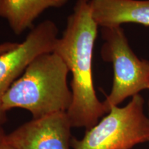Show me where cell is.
I'll return each mask as SVG.
<instances>
[{"label":"cell","instance_id":"9c48e42d","mask_svg":"<svg viewBox=\"0 0 149 149\" xmlns=\"http://www.w3.org/2000/svg\"><path fill=\"white\" fill-rule=\"evenodd\" d=\"M19 43L17 42H3L0 44V55L11 51L17 47Z\"/></svg>","mask_w":149,"mask_h":149},{"label":"cell","instance_id":"52a82bcc","mask_svg":"<svg viewBox=\"0 0 149 149\" xmlns=\"http://www.w3.org/2000/svg\"><path fill=\"white\" fill-rule=\"evenodd\" d=\"M91 15L98 26L137 23L149 26V0H91Z\"/></svg>","mask_w":149,"mask_h":149},{"label":"cell","instance_id":"277c9868","mask_svg":"<svg viewBox=\"0 0 149 149\" xmlns=\"http://www.w3.org/2000/svg\"><path fill=\"white\" fill-rule=\"evenodd\" d=\"M104 43L102 59L113 64L114 77L111 93L103 102L107 113L126 98L149 89V61L140 59L130 47L121 26L102 29Z\"/></svg>","mask_w":149,"mask_h":149},{"label":"cell","instance_id":"7c38bea8","mask_svg":"<svg viewBox=\"0 0 149 149\" xmlns=\"http://www.w3.org/2000/svg\"><path fill=\"white\" fill-rule=\"evenodd\" d=\"M148 107H149V101H148Z\"/></svg>","mask_w":149,"mask_h":149},{"label":"cell","instance_id":"3957f363","mask_svg":"<svg viewBox=\"0 0 149 149\" xmlns=\"http://www.w3.org/2000/svg\"><path fill=\"white\" fill-rule=\"evenodd\" d=\"M144 100L139 94L127 105L112 107L101 121L86 130L82 139L72 137L73 149H131L149 143V118Z\"/></svg>","mask_w":149,"mask_h":149},{"label":"cell","instance_id":"6da1fadb","mask_svg":"<svg viewBox=\"0 0 149 149\" xmlns=\"http://www.w3.org/2000/svg\"><path fill=\"white\" fill-rule=\"evenodd\" d=\"M97 27L91 15L89 3L77 1L53 50L72 74V102L66 112L72 128L90 129L107 113L104 103L97 97L93 78V49Z\"/></svg>","mask_w":149,"mask_h":149},{"label":"cell","instance_id":"8992f818","mask_svg":"<svg viewBox=\"0 0 149 149\" xmlns=\"http://www.w3.org/2000/svg\"><path fill=\"white\" fill-rule=\"evenodd\" d=\"M71 128L66 112H60L24 123L6 139L15 149H70Z\"/></svg>","mask_w":149,"mask_h":149},{"label":"cell","instance_id":"5b68a950","mask_svg":"<svg viewBox=\"0 0 149 149\" xmlns=\"http://www.w3.org/2000/svg\"><path fill=\"white\" fill-rule=\"evenodd\" d=\"M58 39V29L50 19L33 27L17 47L0 55V126L7 121L2 99L15 81L37 56L53 52Z\"/></svg>","mask_w":149,"mask_h":149},{"label":"cell","instance_id":"ba28073f","mask_svg":"<svg viewBox=\"0 0 149 149\" xmlns=\"http://www.w3.org/2000/svg\"><path fill=\"white\" fill-rule=\"evenodd\" d=\"M68 0H0V17L5 19L16 35L32 29L42 13L50 8H61Z\"/></svg>","mask_w":149,"mask_h":149},{"label":"cell","instance_id":"8fae6325","mask_svg":"<svg viewBox=\"0 0 149 149\" xmlns=\"http://www.w3.org/2000/svg\"><path fill=\"white\" fill-rule=\"evenodd\" d=\"M77 1H82V2H86V3H89V1H90L91 0H77Z\"/></svg>","mask_w":149,"mask_h":149},{"label":"cell","instance_id":"7a4b0ae2","mask_svg":"<svg viewBox=\"0 0 149 149\" xmlns=\"http://www.w3.org/2000/svg\"><path fill=\"white\" fill-rule=\"evenodd\" d=\"M68 73L66 64L53 51L37 56L3 97V110L25 109L33 119L67 112L72 102Z\"/></svg>","mask_w":149,"mask_h":149},{"label":"cell","instance_id":"30bf717a","mask_svg":"<svg viewBox=\"0 0 149 149\" xmlns=\"http://www.w3.org/2000/svg\"><path fill=\"white\" fill-rule=\"evenodd\" d=\"M6 134L2 126H0V149H15L7 142Z\"/></svg>","mask_w":149,"mask_h":149}]
</instances>
